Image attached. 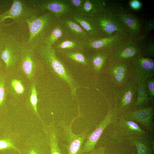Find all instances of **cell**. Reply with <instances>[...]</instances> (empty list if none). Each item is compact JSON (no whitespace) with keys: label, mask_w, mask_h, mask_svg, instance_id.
Here are the masks:
<instances>
[{"label":"cell","mask_w":154,"mask_h":154,"mask_svg":"<svg viewBox=\"0 0 154 154\" xmlns=\"http://www.w3.org/2000/svg\"><path fill=\"white\" fill-rule=\"evenodd\" d=\"M140 69L142 70L138 74V76L140 75L139 77L141 76V74H146V72L148 74V72H153L154 63L152 60L147 58L143 59L140 61Z\"/></svg>","instance_id":"22"},{"label":"cell","mask_w":154,"mask_h":154,"mask_svg":"<svg viewBox=\"0 0 154 154\" xmlns=\"http://www.w3.org/2000/svg\"><path fill=\"white\" fill-rule=\"evenodd\" d=\"M84 46V42L79 39H68L62 41L56 46L58 50L71 51L82 50Z\"/></svg>","instance_id":"15"},{"label":"cell","mask_w":154,"mask_h":154,"mask_svg":"<svg viewBox=\"0 0 154 154\" xmlns=\"http://www.w3.org/2000/svg\"><path fill=\"white\" fill-rule=\"evenodd\" d=\"M143 84L139 85L138 90V95L137 100L134 105L136 106H141L147 102L148 97L146 87Z\"/></svg>","instance_id":"20"},{"label":"cell","mask_w":154,"mask_h":154,"mask_svg":"<svg viewBox=\"0 0 154 154\" xmlns=\"http://www.w3.org/2000/svg\"><path fill=\"white\" fill-rule=\"evenodd\" d=\"M54 125L53 121L49 125L45 127L44 129L48 138L50 154H66L64 153L60 148L57 131Z\"/></svg>","instance_id":"12"},{"label":"cell","mask_w":154,"mask_h":154,"mask_svg":"<svg viewBox=\"0 0 154 154\" xmlns=\"http://www.w3.org/2000/svg\"><path fill=\"white\" fill-rule=\"evenodd\" d=\"M127 140L131 145L135 147L137 154H152L148 140L145 135L130 137Z\"/></svg>","instance_id":"13"},{"label":"cell","mask_w":154,"mask_h":154,"mask_svg":"<svg viewBox=\"0 0 154 154\" xmlns=\"http://www.w3.org/2000/svg\"><path fill=\"white\" fill-rule=\"evenodd\" d=\"M104 58L101 55H97L93 58L92 62L95 70L98 71L101 68L104 61Z\"/></svg>","instance_id":"29"},{"label":"cell","mask_w":154,"mask_h":154,"mask_svg":"<svg viewBox=\"0 0 154 154\" xmlns=\"http://www.w3.org/2000/svg\"><path fill=\"white\" fill-rule=\"evenodd\" d=\"M98 22L102 28L108 33H112L117 29L116 26L113 23L104 18H100Z\"/></svg>","instance_id":"24"},{"label":"cell","mask_w":154,"mask_h":154,"mask_svg":"<svg viewBox=\"0 0 154 154\" xmlns=\"http://www.w3.org/2000/svg\"><path fill=\"white\" fill-rule=\"evenodd\" d=\"M10 149L15 150L19 154H21L20 150L9 139L5 137H0V151Z\"/></svg>","instance_id":"23"},{"label":"cell","mask_w":154,"mask_h":154,"mask_svg":"<svg viewBox=\"0 0 154 154\" xmlns=\"http://www.w3.org/2000/svg\"><path fill=\"white\" fill-rule=\"evenodd\" d=\"M3 64H4L3 61L1 60H0V70L1 69L2 67Z\"/></svg>","instance_id":"37"},{"label":"cell","mask_w":154,"mask_h":154,"mask_svg":"<svg viewBox=\"0 0 154 154\" xmlns=\"http://www.w3.org/2000/svg\"><path fill=\"white\" fill-rule=\"evenodd\" d=\"M72 16L74 21L78 24L88 34H93L95 29L88 18V17L82 15L77 13H74Z\"/></svg>","instance_id":"18"},{"label":"cell","mask_w":154,"mask_h":154,"mask_svg":"<svg viewBox=\"0 0 154 154\" xmlns=\"http://www.w3.org/2000/svg\"><path fill=\"white\" fill-rule=\"evenodd\" d=\"M84 0H69L67 1L71 6L75 8L77 11L82 7Z\"/></svg>","instance_id":"31"},{"label":"cell","mask_w":154,"mask_h":154,"mask_svg":"<svg viewBox=\"0 0 154 154\" xmlns=\"http://www.w3.org/2000/svg\"><path fill=\"white\" fill-rule=\"evenodd\" d=\"M62 29L59 25H54L44 38L43 44L52 46L62 36Z\"/></svg>","instance_id":"17"},{"label":"cell","mask_w":154,"mask_h":154,"mask_svg":"<svg viewBox=\"0 0 154 154\" xmlns=\"http://www.w3.org/2000/svg\"><path fill=\"white\" fill-rule=\"evenodd\" d=\"M110 40L108 38L97 40L90 42L88 45L91 48H99L104 46L108 43Z\"/></svg>","instance_id":"27"},{"label":"cell","mask_w":154,"mask_h":154,"mask_svg":"<svg viewBox=\"0 0 154 154\" xmlns=\"http://www.w3.org/2000/svg\"><path fill=\"white\" fill-rule=\"evenodd\" d=\"M38 15H34L25 21L27 24L29 33L26 43L32 48L43 44L46 36L55 25L56 19L50 12L40 16Z\"/></svg>","instance_id":"2"},{"label":"cell","mask_w":154,"mask_h":154,"mask_svg":"<svg viewBox=\"0 0 154 154\" xmlns=\"http://www.w3.org/2000/svg\"><path fill=\"white\" fill-rule=\"evenodd\" d=\"M126 24L129 26L131 28H134L135 26V23L134 20L130 17H127L125 19Z\"/></svg>","instance_id":"35"},{"label":"cell","mask_w":154,"mask_h":154,"mask_svg":"<svg viewBox=\"0 0 154 154\" xmlns=\"http://www.w3.org/2000/svg\"><path fill=\"white\" fill-rule=\"evenodd\" d=\"M133 96L132 89L128 88L125 90L121 99V108L125 109L130 106L132 102Z\"/></svg>","instance_id":"21"},{"label":"cell","mask_w":154,"mask_h":154,"mask_svg":"<svg viewBox=\"0 0 154 154\" xmlns=\"http://www.w3.org/2000/svg\"><path fill=\"white\" fill-rule=\"evenodd\" d=\"M26 41L23 44L19 66L27 78L31 80L33 79L36 70L42 61L34 50L27 45Z\"/></svg>","instance_id":"7"},{"label":"cell","mask_w":154,"mask_h":154,"mask_svg":"<svg viewBox=\"0 0 154 154\" xmlns=\"http://www.w3.org/2000/svg\"><path fill=\"white\" fill-rule=\"evenodd\" d=\"M5 84L7 93L13 92L17 95L23 94L25 91L24 85L20 80L13 79L5 75Z\"/></svg>","instance_id":"16"},{"label":"cell","mask_w":154,"mask_h":154,"mask_svg":"<svg viewBox=\"0 0 154 154\" xmlns=\"http://www.w3.org/2000/svg\"><path fill=\"white\" fill-rule=\"evenodd\" d=\"M42 62L68 84L72 94L76 96L77 87L70 74L56 56L52 46L40 44L33 48Z\"/></svg>","instance_id":"1"},{"label":"cell","mask_w":154,"mask_h":154,"mask_svg":"<svg viewBox=\"0 0 154 154\" xmlns=\"http://www.w3.org/2000/svg\"><path fill=\"white\" fill-rule=\"evenodd\" d=\"M30 90V100L31 104L35 113L38 116V114L37 109V104L38 102L36 84L35 83H33L32 84Z\"/></svg>","instance_id":"26"},{"label":"cell","mask_w":154,"mask_h":154,"mask_svg":"<svg viewBox=\"0 0 154 154\" xmlns=\"http://www.w3.org/2000/svg\"><path fill=\"white\" fill-rule=\"evenodd\" d=\"M7 93L5 84V74L0 71V113L6 107V101Z\"/></svg>","instance_id":"19"},{"label":"cell","mask_w":154,"mask_h":154,"mask_svg":"<svg viewBox=\"0 0 154 154\" xmlns=\"http://www.w3.org/2000/svg\"><path fill=\"white\" fill-rule=\"evenodd\" d=\"M114 76L118 81L122 80L125 76V70L123 67L119 66L114 69Z\"/></svg>","instance_id":"28"},{"label":"cell","mask_w":154,"mask_h":154,"mask_svg":"<svg viewBox=\"0 0 154 154\" xmlns=\"http://www.w3.org/2000/svg\"><path fill=\"white\" fill-rule=\"evenodd\" d=\"M67 56L77 62L83 65H86L87 61L84 56L82 53L77 52H67Z\"/></svg>","instance_id":"25"},{"label":"cell","mask_w":154,"mask_h":154,"mask_svg":"<svg viewBox=\"0 0 154 154\" xmlns=\"http://www.w3.org/2000/svg\"><path fill=\"white\" fill-rule=\"evenodd\" d=\"M116 119L115 113L112 110H110L94 131L87 135L82 148V154L88 153L95 149L104 130L109 125L113 123Z\"/></svg>","instance_id":"8"},{"label":"cell","mask_w":154,"mask_h":154,"mask_svg":"<svg viewBox=\"0 0 154 154\" xmlns=\"http://www.w3.org/2000/svg\"><path fill=\"white\" fill-rule=\"evenodd\" d=\"M147 89L148 93L151 96H154V82L153 79H149L147 81V85L146 86Z\"/></svg>","instance_id":"33"},{"label":"cell","mask_w":154,"mask_h":154,"mask_svg":"<svg viewBox=\"0 0 154 154\" xmlns=\"http://www.w3.org/2000/svg\"><path fill=\"white\" fill-rule=\"evenodd\" d=\"M45 133L36 137V140L26 142L20 150L21 154H50L48 138Z\"/></svg>","instance_id":"10"},{"label":"cell","mask_w":154,"mask_h":154,"mask_svg":"<svg viewBox=\"0 0 154 154\" xmlns=\"http://www.w3.org/2000/svg\"><path fill=\"white\" fill-rule=\"evenodd\" d=\"M40 13L38 9L30 6L27 1L14 0L11 7L0 14V25L4 23L5 19L9 18L12 19L14 23L22 24L28 18Z\"/></svg>","instance_id":"5"},{"label":"cell","mask_w":154,"mask_h":154,"mask_svg":"<svg viewBox=\"0 0 154 154\" xmlns=\"http://www.w3.org/2000/svg\"><path fill=\"white\" fill-rule=\"evenodd\" d=\"M136 53V51L131 48H127L123 50L121 54V56L122 57L127 58L134 56Z\"/></svg>","instance_id":"30"},{"label":"cell","mask_w":154,"mask_h":154,"mask_svg":"<svg viewBox=\"0 0 154 154\" xmlns=\"http://www.w3.org/2000/svg\"><path fill=\"white\" fill-rule=\"evenodd\" d=\"M3 24L0 25V56L4 47L5 39V34L3 29Z\"/></svg>","instance_id":"32"},{"label":"cell","mask_w":154,"mask_h":154,"mask_svg":"<svg viewBox=\"0 0 154 154\" xmlns=\"http://www.w3.org/2000/svg\"><path fill=\"white\" fill-rule=\"evenodd\" d=\"M33 7L37 8L40 12L48 11L56 19L66 15L72 10L71 6L66 1L61 0H32L28 1Z\"/></svg>","instance_id":"9"},{"label":"cell","mask_w":154,"mask_h":154,"mask_svg":"<svg viewBox=\"0 0 154 154\" xmlns=\"http://www.w3.org/2000/svg\"><path fill=\"white\" fill-rule=\"evenodd\" d=\"M112 137L121 142L130 137L144 135L147 133L135 122L123 116L116 119L113 123Z\"/></svg>","instance_id":"6"},{"label":"cell","mask_w":154,"mask_h":154,"mask_svg":"<svg viewBox=\"0 0 154 154\" xmlns=\"http://www.w3.org/2000/svg\"><path fill=\"white\" fill-rule=\"evenodd\" d=\"M131 6L132 8L135 9H137L139 7L140 4L139 2L138 1H134L131 2Z\"/></svg>","instance_id":"36"},{"label":"cell","mask_w":154,"mask_h":154,"mask_svg":"<svg viewBox=\"0 0 154 154\" xmlns=\"http://www.w3.org/2000/svg\"><path fill=\"white\" fill-rule=\"evenodd\" d=\"M4 31L5 34V42L0 58L4 64L5 70L8 71L19 65L25 41H21L12 35Z\"/></svg>","instance_id":"3"},{"label":"cell","mask_w":154,"mask_h":154,"mask_svg":"<svg viewBox=\"0 0 154 154\" xmlns=\"http://www.w3.org/2000/svg\"><path fill=\"white\" fill-rule=\"evenodd\" d=\"M153 108L149 107L125 113L123 117L128 120L138 122L151 131L153 129Z\"/></svg>","instance_id":"11"},{"label":"cell","mask_w":154,"mask_h":154,"mask_svg":"<svg viewBox=\"0 0 154 154\" xmlns=\"http://www.w3.org/2000/svg\"><path fill=\"white\" fill-rule=\"evenodd\" d=\"M80 115L74 118L71 123L68 124L63 120L60 121L59 124L62 130L64 139L66 144L65 147L66 154H82L81 150L84 142L89 133V130L86 129L80 133H74L72 129V126L74 121Z\"/></svg>","instance_id":"4"},{"label":"cell","mask_w":154,"mask_h":154,"mask_svg":"<svg viewBox=\"0 0 154 154\" xmlns=\"http://www.w3.org/2000/svg\"><path fill=\"white\" fill-rule=\"evenodd\" d=\"M106 147L104 146H100L97 149H94L91 151L84 154H106Z\"/></svg>","instance_id":"34"},{"label":"cell","mask_w":154,"mask_h":154,"mask_svg":"<svg viewBox=\"0 0 154 154\" xmlns=\"http://www.w3.org/2000/svg\"><path fill=\"white\" fill-rule=\"evenodd\" d=\"M63 22L68 32L78 39L84 40L87 38V32L74 21L66 19L64 20Z\"/></svg>","instance_id":"14"}]
</instances>
